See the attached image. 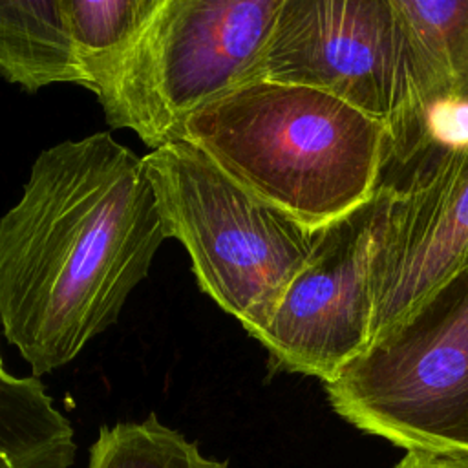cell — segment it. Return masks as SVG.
<instances>
[{
  "instance_id": "cell-1",
  "label": "cell",
  "mask_w": 468,
  "mask_h": 468,
  "mask_svg": "<svg viewBox=\"0 0 468 468\" xmlns=\"http://www.w3.org/2000/svg\"><path fill=\"white\" fill-rule=\"evenodd\" d=\"M165 239L143 157L112 133L38 154L0 218V325L35 377L117 322Z\"/></svg>"
},
{
  "instance_id": "cell-12",
  "label": "cell",
  "mask_w": 468,
  "mask_h": 468,
  "mask_svg": "<svg viewBox=\"0 0 468 468\" xmlns=\"http://www.w3.org/2000/svg\"><path fill=\"white\" fill-rule=\"evenodd\" d=\"M86 88L126 49L159 0H62Z\"/></svg>"
},
{
  "instance_id": "cell-3",
  "label": "cell",
  "mask_w": 468,
  "mask_h": 468,
  "mask_svg": "<svg viewBox=\"0 0 468 468\" xmlns=\"http://www.w3.org/2000/svg\"><path fill=\"white\" fill-rule=\"evenodd\" d=\"M143 165L165 236L186 249L199 289L254 338L327 230L256 199L185 139L150 150Z\"/></svg>"
},
{
  "instance_id": "cell-9",
  "label": "cell",
  "mask_w": 468,
  "mask_h": 468,
  "mask_svg": "<svg viewBox=\"0 0 468 468\" xmlns=\"http://www.w3.org/2000/svg\"><path fill=\"white\" fill-rule=\"evenodd\" d=\"M406 62L404 102L395 124L435 99L468 101V0H391Z\"/></svg>"
},
{
  "instance_id": "cell-10",
  "label": "cell",
  "mask_w": 468,
  "mask_h": 468,
  "mask_svg": "<svg viewBox=\"0 0 468 468\" xmlns=\"http://www.w3.org/2000/svg\"><path fill=\"white\" fill-rule=\"evenodd\" d=\"M0 73L26 91L57 82L86 88L62 0L0 2Z\"/></svg>"
},
{
  "instance_id": "cell-2",
  "label": "cell",
  "mask_w": 468,
  "mask_h": 468,
  "mask_svg": "<svg viewBox=\"0 0 468 468\" xmlns=\"http://www.w3.org/2000/svg\"><path fill=\"white\" fill-rule=\"evenodd\" d=\"M181 139L313 232L362 212L378 194L389 155L386 122L329 93L271 80L203 108Z\"/></svg>"
},
{
  "instance_id": "cell-13",
  "label": "cell",
  "mask_w": 468,
  "mask_h": 468,
  "mask_svg": "<svg viewBox=\"0 0 468 468\" xmlns=\"http://www.w3.org/2000/svg\"><path fill=\"white\" fill-rule=\"evenodd\" d=\"M88 468H229L203 457L196 442L166 428L152 413L143 422L102 426L90 450Z\"/></svg>"
},
{
  "instance_id": "cell-6",
  "label": "cell",
  "mask_w": 468,
  "mask_h": 468,
  "mask_svg": "<svg viewBox=\"0 0 468 468\" xmlns=\"http://www.w3.org/2000/svg\"><path fill=\"white\" fill-rule=\"evenodd\" d=\"M388 223V192L327 230L254 338L274 367L335 380L371 344L373 278Z\"/></svg>"
},
{
  "instance_id": "cell-4",
  "label": "cell",
  "mask_w": 468,
  "mask_h": 468,
  "mask_svg": "<svg viewBox=\"0 0 468 468\" xmlns=\"http://www.w3.org/2000/svg\"><path fill=\"white\" fill-rule=\"evenodd\" d=\"M282 0H159L126 49L95 80L110 128L157 150L203 108L260 80Z\"/></svg>"
},
{
  "instance_id": "cell-5",
  "label": "cell",
  "mask_w": 468,
  "mask_h": 468,
  "mask_svg": "<svg viewBox=\"0 0 468 468\" xmlns=\"http://www.w3.org/2000/svg\"><path fill=\"white\" fill-rule=\"evenodd\" d=\"M324 386L369 435L406 452H468V272Z\"/></svg>"
},
{
  "instance_id": "cell-11",
  "label": "cell",
  "mask_w": 468,
  "mask_h": 468,
  "mask_svg": "<svg viewBox=\"0 0 468 468\" xmlns=\"http://www.w3.org/2000/svg\"><path fill=\"white\" fill-rule=\"evenodd\" d=\"M69 420L53 406L38 377L0 369V468H69Z\"/></svg>"
},
{
  "instance_id": "cell-7",
  "label": "cell",
  "mask_w": 468,
  "mask_h": 468,
  "mask_svg": "<svg viewBox=\"0 0 468 468\" xmlns=\"http://www.w3.org/2000/svg\"><path fill=\"white\" fill-rule=\"evenodd\" d=\"M260 80L329 93L389 124L406 95L391 0H282Z\"/></svg>"
},
{
  "instance_id": "cell-15",
  "label": "cell",
  "mask_w": 468,
  "mask_h": 468,
  "mask_svg": "<svg viewBox=\"0 0 468 468\" xmlns=\"http://www.w3.org/2000/svg\"><path fill=\"white\" fill-rule=\"evenodd\" d=\"M0 369H2V358H0Z\"/></svg>"
},
{
  "instance_id": "cell-14",
  "label": "cell",
  "mask_w": 468,
  "mask_h": 468,
  "mask_svg": "<svg viewBox=\"0 0 468 468\" xmlns=\"http://www.w3.org/2000/svg\"><path fill=\"white\" fill-rule=\"evenodd\" d=\"M395 468H468V452L408 450Z\"/></svg>"
},
{
  "instance_id": "cell-8",
  "label": "cell",
  "mask_w": 468,
  "mask_h": 468,
  "mask_svg": "<svg viewBox=\"0 0 468 468\" xmlns=\"http://www.w3.org/2000/svg\"><path fill=\"white\" fill-rule=\"evenodd\" d=\"M388 192L373 278L371 344L389 338L468 272V146L430 150Z\"/></svg>"
}]
</instances>
